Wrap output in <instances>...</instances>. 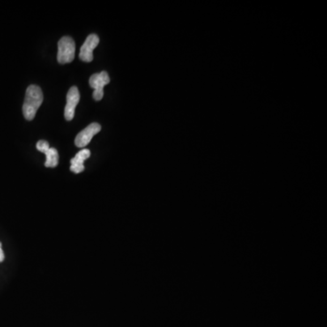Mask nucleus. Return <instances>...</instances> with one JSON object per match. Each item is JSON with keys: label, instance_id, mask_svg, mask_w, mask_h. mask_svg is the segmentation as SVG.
I'll list each match as a JSON object with an SVG mask.
<instances>
[{"label": "nucleus", "instance_id": "8", "mask_svg": "<svg viewBox=\"0 0 327 327\" xmlns=\"http://www.w3.org/2000/svg\"><path fill=\"white\" fill-rule=\"evenodd\" d=\"M47 157V161L45 163L46 167H55L58 165V152L56 149L54 147H50L45 153Z\"/></svg>", "mask_w": 327, "mask_h": 327}, {"label": "nucleus", "instance_id": "7", "mask_svg": "<svg viewBox=\"0 0 327 327\" xmlns=\"http://www.w3.org/2000/svg\"><path fill=\"white\" fill-rule=\"evenodd\" d=\"M90 149H82L78 153L73 157L72 159L70 160V170L72 171L73 173L75 174H79L81 172L85 170V166H84V162L90 158Z\"/></svg>", "mask_w": 327, "mask_h": 327}, {"label": "nucleus", "instance_id": "5", "mask_svg": "<svg viewBox=\"0 0 327 327\" xmlns=\"http://www.w3.org/2000/svg\"><path fill=\"white\" fill-rule=\"evenodd\" d=\"M80 100V94L77 86H72L67 95V105L65 107V118L71 121L74 118L77 104Z\"/></svg>", "mask_w": 327, "mask_h": 327}, {"label": "nucleus", "instance_id": "6", "mask_svg": "<svg viewBox=\"0 0 327 327\" xmlns=\"http://www.w3.org/2000/svg\"><path fill=\"white\" fill-rule=\"evenodd\" d=\"M99 39L96 34H91L86 38L82 45L79 53V58L84 62H91L93 60V51L98 47Z\"/></svg>", "mask_w": 327, "mask_h": 327}, {"label": "nucleus", "instance_id": "3", "mask_svg": "<svg viewBox=\"0 0 327 327\" xmlns=\"http://www.w3.org/2000/svg\"><path fill=\"white\" fill-rule=\"evenodd\" d=\"M110 78L106 71L94 74L90 78V85L94 88L93 98L96 101H100L104 97V86L109 84Z\"/></svg>", "mask_w": 327, "mask_h": 327}, {"label": "nucleus", "instance_id": "9", "mask_svg": "<svg viewBox=\"0 0 327 327\" xmlns=\"http://www.w3.org/2000/svg\"><path fill=\"white\" fill-rule=\"evenodd\" d=\"M37 148L42 153H46L48 149L50 148L49 144L47 141L40 140L37 143Z\"/></svg>", "mask_w": 327, "mask_h": 327}, {"label": "nucleus", "instance_id": "2", "mask_svg": "<svg viewBox=\"0 0 327 327\" xmlns=\"http://www.w3.org/2000/svg\"><path fill=\"white\" fill-rule=\"evenodd\" d=\"M76 44L70 37H64L58 41L57 61L60 64L71 63L75 58Z\"/></svg>", "mask_w": 327, "mask_h": 327}, {"label": "nucleus", "instance_id": "1", "mask_svg": "<svg viewBox=\"0 0 327 327\" xmlns=\"http://www.w3.org/2000/svg\"><path fill=\"white\" fill-rule=\"evenodd\" d=\"M44 97L42 90L36 85H31L27 87L26 98L23 105V115L26 120H33L37 111L42 105Z\"/></svg>", "mask_w": 327, "mask_h": 327}, {"label": "nucleus", "instance_id": "10", "mask_svg": "<svg viewBox=\"0 0 327 327\" xmlns=\"http://www.w3.org/2000/svg\"><path fill=\"white\" fill-rule=\"evenodd\" d=\"M5 259V255L4 252H3V249H2V244L0 243V263L3 262Z\"/></svg>", "mask_w": 327, "mask_h": 327}, {"label": "nucleus", "instance_id": "4", "mask_svg": "<svg viewBox=\"0 0 327 327\" xmlns=\"http://www.w3.org/2000/svg\"><path fill=\"white\" fill-rule=\"evenodd\" d=\"M101 130V126L98 123L90 124L86 128L77 135L75 139V144L77 147H85L90 144L94 136L97 135Z\"/></svg>", "mask_w": 327, "mask_h": 327}]
</instances>
